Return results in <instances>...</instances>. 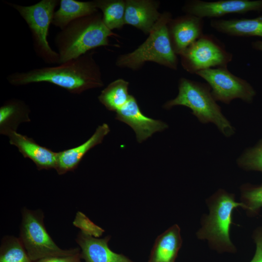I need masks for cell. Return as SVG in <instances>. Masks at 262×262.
I'll use <instances>...</instances> for the list:
<instances>
[{"mask_svg": "<svg viewBox=\"0 0 262 262\" xmlns=\"http://www.w3.org/2000/svg\"><path fill=\"white\" fill-rule=\"evenodd\" d=\"M87 53L56 66H45L9 75L7 80L15 86L47 82L70 93L83 91L103 85L98 68Z\"/></svg>", "mask_w": 262, "mask_h": 262, "instance_id": "1", "label": "cell"}, {"mask_svg": "<svg viewBox=\"0 0 262 262\" xmlns=\"http://www.w3.org/2000/svg\"><path fill=\"white\" fill-rule=\"evenodd\" d=\"M95 13L68 24L57 33L55 43L59 56V65L78 58L93 49L108 45L113 33Z\"/></svg>", "mask_w": 262, "mask_h": 262, "instance_id": "2", "label": "cell"}, {"mask_svg": "<svg viewBox=\"0 0 262 262\" xmlns=\"http://www.w3.org/2000/svg\"><path fill=\"white\" fill-rule=\"evenodd\" d=\"M209 213L202 218L201 227L196 232L198 239L208 241L209 246L219 253H235V246L230 238V229L233 222V211L244 209L234 194L219 189L207 200Z\"/></svg>", "mask_w": 262, "mask_h": 262, "instance_id": "3", "label": "cell"}, {"mask_svg": "<svg viewBox=\"0 0 262 262\" xmlns=\"http://www.w3.org/2000/svg\"><path fill=\"white\" fill-rule=\"evenodd\" d=\"M177 105L184 106L190 109L192 114L202 123L214 124L227 137L232 136L235 133L234 128L222 113L207 83L183 78L180 79L177 96L167 101L164 107L170 109Z\"/></svg>", "mask_w": 262, "mask_h": 262, "instance_id": "4", "label": "cell"}, {"mask_svg": "<svg viewBox=\"0 0 262 262\" xmlns=\"http://www.w3.org/2000/svg\"><path fill=\"white\" fill-rule=\"evenodd\" d=\"M170 20L169 13L163 14L147 39L134 51L120 57L117 65L136 68L146 62L152 61L176 69L178 59L172 45L168 28Z\"/></svg>", "mask_w": 262, "mask_h": 262, "instance_id": "5", "label": "cell"}, {"mask_svg": "<svg viewBox=\"0 0 262 262\" xmlns=\"http://www.w3.org/2000/svg\"><path fill=\"white\" fill-rule=\"evenodd\" d=\"M59 2L58 0H42L30 6L6 2L26 21L31 32L35 53L49 64L59 65V54L51 49L47 39L55 9Z\"/></svg>", "mask_w": 262, "mask_h": 262, "instance_id": "6", "label": "cell"}, {"mask_svg": "<svg viewBox=\"0 0 262 262\" xmlns=\"http://www.w3.org/2000/svg\"><path fill=\"white\" fill-rule=\"evenodd\" d=\"M20 240L32 262L50 257L64 256L79 253L78 248L63 249L53 241L43 223L40 211L24 209L22 213Z\"/></svg>", "mask_w": 262, "mask_h": 262, "instance_id": "7", "label": "cell"}, {"mask_svg": "<svg viewBox=\"0 0 262 262\" xmlns=\"http://www.w3.org/2000/svg\"><path fill=\"white\" fill-rule=\"evenodd\" d=\"M184 68L192 73L209 68L227 67L233 54L214 35L203 34L181 55Z\"/></svg>", "mask_w": 262, "mask_h": 262, "instance_id": "8", "label": "cell"}, {"mask_svg": "<svg viewBox=\"0 0 262 262\" xmlns=\"http://www.w3.org/2000/svg\"><path fill=\"white\" fill-rule=\"evenodd\" d=\"M196 74L206 82L216 101L229 104L235 99H240L251 103L256 95L247 81L232 74L227 67L209 68Z\"/></svg>", "mask_w": 262, "mask_h": 262, "instance_id": "9", "label": "cell"}, {"mask_svg": "<svg viewBox=\"0 0 262 262\" xmlns=\"http://www.w3.org/2000/svg\"><path fill=\"white\" fill-rule=\"evenodd\" d=\"M184 10L189 14L203 19L215 18L228 14L261 12L262 0H220L214 1L193 0L187 2L184 7Z\"/></svg>", "mask_w": 262, "mask_h": 262, "instance_id": "10", "label": "cell"}, {"mask_svg": "<svg viewBox=\"0 0 262 262\" xmlns=\"http://www.w3.org/2000/svg\"><path fill=\"white\" fill-rule=\"evenodd\" d=\"M115 119L128 124L133 130L139 143L146 140L154 133L168 128L165 123L144 115L132 96L127 103L116 112Z\"/></svg>", "mask_w": 262, "mask_h": 262, "instance_id": "11", "label": "cell"}, {"mask_svg": "<svg viewBox=\"0 0 262 262\" xmlns=\"http://www.w3.org/2000/svg\"><path fill=\"white\" fill-rule=\"evenodd\" d=\"M169 33L173 49L181 55L184 51L204 33V20L198 16L189 15L173 21Z\"/></svg>", "mask_w": 262, "mask_h": 262, "instance_id": "12", "label": "cell"}, {"mask_svg": "<svg viewBox=\"0 0 262 262\" xmlns=\"http://www.w3.org/2000/svg\"><path fill=\"white\" fill-rule=\"evenodd\" d=\"M10 144L16 146L25 158L31 160L38 170L55 169L58 152L38 144L32 138L12 131L7 135Z\"/></svg>", "mask_w": 262, "mask_h": 262, "instance_id": "13", "label": "cell"}, {"mask_svg": "<svg viewBox=\"0 0 262 262\" xmlns=\"http://www.w3.org/2000/svg\"><path fill=\"white\" fill-rule=\"evenodd\" d=\"M110 236L95 238L80 231L76 242L84 262H134L125 255L112 251L108 246Z\"/></svg>", "mask_w": 262, "mask_h": 262, "instance_id": "14", "label": "cell"}, {"mask_svg": "<svg viewBox=\"0 0 262 262\" xmlns=\"http://www.w3.org/2000/svg\"><path fill=\"white\" fill-rule=\"evenodd\" d=\"M110 131L109 125L103 123L98 126L94 134L83 144L58 152L55 168L57 173L62 175L75 169L87 152L100 144Z\"/></svg>", "mask_w": 262, "mask_h": 262, "instance_id": "15", "label": "cell"}, {"mask_svg": "<svg viewBox=\"0 0 262 262\" xmlns=\"http://www.w3.org/2000/svg\"><path fill=\"white\" fill-rule=\"evenodd\" d=\"M182 243L180 228L172 225L157 237L148 262H175Z\"/></svg>", "mask_w": 262, "mask_h": 262, "instance_id": "16", "label": "cell"}, {"mask_svg": "<svg viewBox=\"0 0 262 262\" xmlns=\"http://www.w3.org/2000/svg\"><path fill=\"white\" fill-rule=\"evenodd\" d=\"M154 4L147 0H128L126 2L125 24L144 33H150L159 18Z\"/></svg>", "mask_w": 262, "mask_h": 262, "instance_id": "17", "label": "cell"}, {"mask_svg": "<svg viewBox=\"0 0 262 262\" xmlns=\"http://www.w3.org/2000/svg\"><path fill=\"white\" fill-rule=\"evenodd\" d=\"M210 26L215 31L229 36L262 37V15L252 18L212 19Z\"/></svg>", "mask_w": 262, "mask_h": 262, "instance_id": "18", "label": "cell"}, {"mask_svg": "<svg viewBox=\"0 0 262 262\" xmlns=\"http://www.w3.org/2000/svg\"><path fill=\"white\" fill-rule=\"evenodd\" d=\"M59 9L54 12L52 24L61 30L79 18L92 15L97 12L95 1L61 0Z\"/></svg>", "mask_w": 262, "mask_h": 262, "instance_id": "19", "label": "cell"}, {"mask_svg": "<svg viewBox=\"0 0 262 262\" xmlns=\"http://www.w3.org/2000/svg\"><path fill=\"white\" fill-rule=\"evenodd\" d=\"M29 107L22 101L10 99L0 108V132L7 135L16 131L19 124L30 121Z\"/></svg>", "mask_w": 262, "mask_h": 262, "instance_id": "20", "label": "cell"}, {"mask_svg": "<svg viewBox=\"0 0 262 262\" xmlns=\"http://www.w3.org/2000/svg\"><path fill=\"white\" fill-rule=\"evenodd\" d=\"M129 83L118 79L110 83L98 96L99 101L109 111L116 112L129 101Z\"/></svg>", "mask_w": 262, "mask_h": 262, "instance_id": "21", "label": "cell"}, {"mask_svg": "<svg viewBox=\"0 0 262 262\" xmlns=\"http://www.w3.org/2000/svg\"><path fill=\"white\" fill-rule=\"evenodd\" d=\"M96 7L103 13L102 21L111 31L125 24L126 3L121 0L95 1Z\"/></svg>", "mask_w": 262, "mask_h": 262, "instance_id": "22", "label": "cell"}, {"mask_svg": "<svg viewBox=\"0 0 262 262\" xmlns=\"http://www.w3.org/2000/svg\"><path fill=\"white\" fill-rule=\"evenodd\" d=\"M0 262H32L20 239L6 237L0 249Z\"/></svg>", "mask_w": 262, "mask_h": 262, "instance_id": "23", "label": "cell"}, {"mask_svg": "<svg viewBox=\"0 0 262 262\" xmlns=\"http://www.w3.org/2000/svg\"><path fill=\"white\" fill-rule=\"evenodd\" d=\"M237 161L245 170L262 172V139L255 146L245 150Z\"/></svg>", "mask_w": 262, "mask_h": 262, "instance_id": "24", "label": "cell"}, {"mask_svg": "<svg viewBox=\"0 0 262 262\" xmlns=\"http://www.w3.org/2000/svg\"><path fill=\"white\" fill-rule=\"evenodd\" d=\"M240 192L245 210L255 213L262 207V185L245 184L241 186Z\"/></svg>", "mask_w": 262, "mask_h": 262, "instance_id": "25", "label": "cell"}, {"mask_svg": "<svg viewBox=\"0 0 262 262\" xmlns=\"http://www.w3.org/2000/svg\"><path fill=\"white\" fill-rule=\"evenodd\" d=\"M73 224L79 228L81 232L95 238H98L104 232L103 229L94 224L81 212H78L76 213Z\"/></svg>", "mask_w": 262, "mask_h": 262, "instance_id": "26", "label": "cell"}, {"mask_svg": "<svg viewBox=\"0 0 262 262\" xmlns=\"http://www.w3.org/2000/svg\"><path fill=\"white\" fill-rule=\"evenodd\" d=\"M81 251L75 254L47 257L40 259L36 262H82Z\"/></svg>", "mask_w": 262, "mask_h": 262, "instance_id": "27", "label": "cell"}, {"mask_svg": "<svg viewBox=\"0 0 262 262\" xmlns=\"http://www.w3.org/2000/svg\"><path fill=\"white\" fill-rule=\"evenodd\" d=\"M256 249L250 262H262V231H259L255 236Z\"/></svg>", "mask_w": 262, "mask_h": 262, "instance_id": "28", "label": "cell"}, {"mask_svg": "<svg viewBox=\"0 0 262 262\" xmlns=\"http://www.w3.org/2000/svg\"><path fill=\"white\" fill-rule=\"evenodd\" d=\"M253 49L262 51V40H256L251 43Z\"/></svg>", "mask_w": 262, "mask_h": 262, "instance_id": "29", "label": "cell"}]
</instances>
